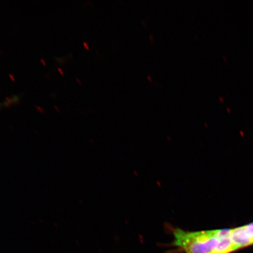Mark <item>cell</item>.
<instances>
[{"label":"cell","instance_id":"6da1fadb","mask_svg":"<svg viewBox=\"0 0 253 253\" xmlns=\"http://www.w3.org/2000/svg\"><path fill=\"white\" fill-rule=\"evenodd\" d=\"M172 245L184 253H230L236 251L231 229L191 232L173 230Z\"/></svg>","mask_w":253,"mask_h":253},{"label":"cell","instance_id":"7a4b0ae2","mask_svg":"<svg viewBox=\"0 0 253 253\" xmlns=\"http://www.w3.org/2000/svg\"><path fill=\"white\" fill-rule=\"evenodd\" d=\"M231 239L236 250L252 245L244 226L231 229Z\"/></svg>","mask_w":253,"mask_h":253},{"label":"cell","instance_id":"3957f363","mask_svg":"<svg viewBox=\"0 0 253 253\" xmlns=\"http://www.w3.org/2000/svg\"><path fill=\"white\" fill-rule=\"evenodd\" d=\"M246 232L253 245V223L244 226Z\"/></svg>","mask_w":253,"mask_h":253},{"label":"cell","instance_id":"277c9868","mask_svg":"<svg viewBox=\"0 0 253 253\" xmlns=\"http://www.w3.org/2000/svg\"><path fill=\"white\" fill-rule=\"evenodd\" d=\"M58 70L59 71V72H61V74H62V75H63V72H62V69H60V68H58Z\"/></svg>","mask_w":253,"mask_h":253},{"label":"cell","instance_id":"5b68a950","mask_svg":"<svg viewBox=\"0 0 253 253\" xmlns=\"http://www.w3.org/2000/svg\"><path fill=\"white\" fill-rule=\"evenodd\" d=\"M84 45L86 46V47L87 49H88V46L86 45V43L84 42Z\"/></svg>","mask_w":253,"mask_h":253}]
</instances>
